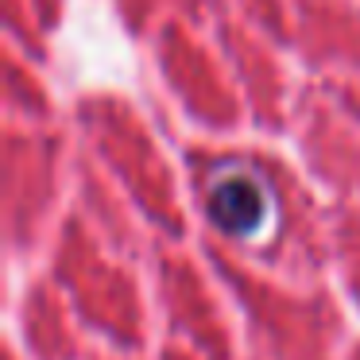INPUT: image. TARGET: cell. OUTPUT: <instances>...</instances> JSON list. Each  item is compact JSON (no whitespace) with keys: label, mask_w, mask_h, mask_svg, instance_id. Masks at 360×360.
<instances>
[{"label":"cell","mask_w":360,"mask_h":360,"mask_svg":"<svg viewBox=\"0 0 360 360\" xmlns=\"http://www.w3.org/2000/svg\"><path fill=\"white\" fill-rule=\"evenodd\" d=\"M205 210H210L213 225L221 233L248 240V236L264 233V225L271 221V190L252 167L229 163L221 171H213Z\"/></svg>","instance_id":"obj_1"}]
</instances>
